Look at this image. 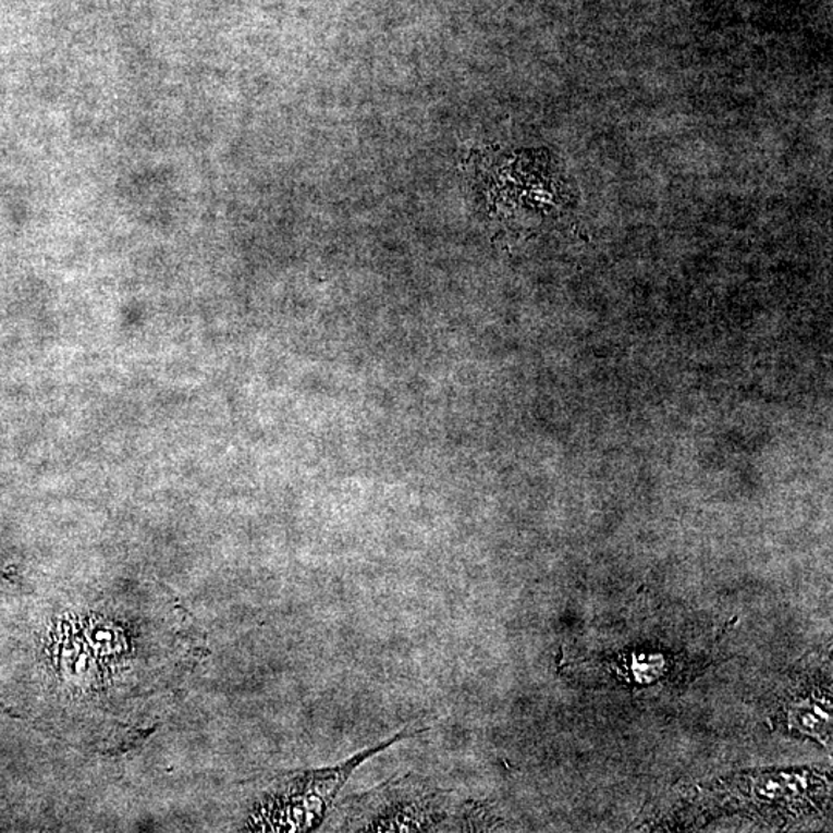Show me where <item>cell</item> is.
<instances>
[{"label": "cell", "instance_id": "cell-1", "mask_svg": "<svg viewBox=\"0 0 833 833\" xmlns=\"http://www.w3.org/2000/svg\"><path fill=\"white\" fill-rule=\"evenodd\" d=\"M340 813V831L344 832H429L440 831L453 820L462 824L463 810L457 814L453 791L407 773L365 794L350 796Z\"/></svg>", "mask_w": 833, "mask_h": 833}]
</instances>
